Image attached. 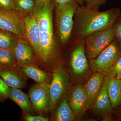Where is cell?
Wrapping results in <instances>:
<instances>
[{"mask_svg": "<svg viewBox=\"0 0 121 121\" xmlns=\"http://www.w3.org/2000/svg\"><path fill=\"white\" fill-rule=\"evenodd\" d=\"M121 14V10L117 8L99 12L85 5H79L74 16L75 39L80 42L84 41L90 34L112 27Z\"/></svg>", "mask_w": 121, "mask_h": 121, "instance_id": "1", "label": "cell"}, {"mask_svg": "<svg viewBox=\"0 0 121 121\" xmlns=\"http://www.w3.org/2000/svg\"><path fill=\"white\" fill-rule=\"evenodd\" d=\"M54 0L36 7L33 15L35 17L40 32V53L38 59L45 65L56 62L59 56L58 42L54 34L52 10Z\"/></svg>", "mask_w": 121, "mask_h": 121, "instance_id": "2", "label": "cell"}, {"mask_svg": "<svg viewBox=\"0 0 121 121\" xmlns=\"http://www.w3.org/2000/svg\"><path fill=\"white\" fill-rule=\"evenodd\" d=\"M79 5L78 2L72 1L55 7L59 39L62 45L66 44L70 39L73 27L74 15Z\"/></svg>", "mask_w": 121, "mask_h": 121, "instance_id": "3", "label": "cell"}, {"mask_svg": "<svg viewBox=\"0 0 121 121\" xmlns=\"http://www.w3.org/2000/svg\"><path fill=\"white\" fill-rule=\"evenodd\" d=\"M115 39L96 58L89 59V64L93 70L108 77L117 60L121 56L120 44Z\"/></svg>", "mask_w": 121, "mask_h": 121, "instance_id": "4", "label": "cell"}, {"mask_svg": "<svg viewBox=\"0 0 121 121\" xmlns=\"http://www.w3.org/2000/svg\"><path fill=\"white\" fill-rule=\"evenodd\" d=\"M112 27L93 32L86 37L85 51L89 59L95 58L113 41L115 37Z\"/></svg>", "mask_w": 121, "mask_h": 121, "instance_id": "5", "label": "cell"}, {"mask_svg": "<svg viewBox=\"0 0 121 121\" xmlns=\"http://www.w3.org/2000/svg\"><path fill=\"white\" fill-rule=\"evenodd\" d=\"M70 84L68 73L62 64L54 69L50 84V102L48 109L52 111L59 100L68 88Z\"/></svg>", "mask_w": 121, "mask_h": 121, "instance_id": "6", "label": "cell"}, {"mask_svg": "<svg viewBox=\"0 0 121 121\" xmlns=\"http://www.w3.org/2000/svg\"><path fill=\"white\" fill-rule=\"evenodd\" d=\"M24 16L15 10L0 9V29L8 31L28 41L25 36Z\"/></svg>", "mask_w": 121, "mask_h": 121, "instance_id": "7", "label": "cell"}, {"mask_svg": "<svg viewBox=\"0 0 121 121\" xmlns=\"http://www.w3.org/2000/svg\"><path fill=\"white\" fill-rule=\"evenodd\" d=\"M50 85L37 83L29 91V96L33 108L39 112L48 109L50 102Z\"/></svg>", "mask_w": 121, "mask_h": 121, "instance_id": "8", "label": "cell"}, {"mask_svg": "<svg viewBox=\"0 0 121 121\" xmlns=\"http://www.w3.org/2000/svg\"><path fill=\"white\" fill-rule=\"evenodd\" d=\"M13 51L17 67L36 65L35 51L28 41L19 39Z\"/></svg>", "mask_w": 121, "mask_h": 121, "instance_id": "9", "label": "cell"}, {"mask_svg": "<svg viewBox=\"0 0 121 121\" xmlns=\"http://www.w3.org/2000/svg\"><path fill=\"white\" fill-rule=\"evenodd\" d=\"M25 36L39 58L40 53V32L37 20L34 15L24 16Z\"/></svg>", "mask_w": 121, "mask_h": 121, "instance_id": "10", "label": "cell"}, {"mask_svg": "<svg viewBox=\"0 0 121 121\" xmlns=\"http://www.w3.org/2000/svg\"><path fill=\"white\" fill-rule=\"evenodd\" d=\"M71 66L74 73L81 75L86 73L89 68V62L86 55L84 41L74 48L70 58Z\"/></svg>", "mask_w": 121, "mask_h": 121, "instance_id": "11", "label": "cell"}, {"mask_svg": "<svg viewBox=\"0 0 121 121\" xmlns=\"http://www.w3.org/2000/svg\"><path fill=\"white\" fill-rule=\"evenodd\" d=\"M69 104L74 113L80 118L87 110V98L84 86L79 85L72 91L69 100Z\"/></svg>", "mask_w": 121, "mask_h": 121, "instance_id": "12", "label": "cell"}, {"mask_svg": "<svg viewBox=\"0 0 121 121\" xmlns=\"http://www.w3.org/2000/svg\"><path fill=\"white\" fill-rule=\"evenodd\" d=\"M108 78V77L105 75L101 87L92 107L95 112L102 115H105L112 110L107 91Z\"/></svg>", "mask_w": 121, "mask_h": 121, "instance_id": "13", "label": "cell"}, {"mask_svg": "<svg viewBox=\"0 0 121 121\" xmlns=\"http://www.w3.org/2000/svg\"><path fill=\"white\" fill-rule=\"evenodd\" d=\"M104 76L105 75L101 73L95 72L89 78L84 86L87 98V110L92 108L101 87Z\"/></svg>", "mask_w": 121, "mask_h": 121, "instance_id": "14", "label": "cell"}, {"mask_svg": "<svg viewBox=\"0 0 121 121\" xmlns=\"http://www.w3.org/2000/svg\"><path fill=\"white\" fill-rule=\"evenodd\" d=\"M0 77L9 87L22 89L26 86V78L17 67L0 70Z\"/></svg>", "mask_w": 121, "mask_h": 121, "instance_id": "15", "label": "cell"}, {"mask_svg": "<svg viewBox=\"0 0 121 121\" xmlns=\"http://www.w3.org/2000/svg\"><path fill=\"white\" fill-rule=\"evenodd\" d=\"M17 68L25 75L30 78L37 83L50 85L51 78L50 74L39 69L36 65L17 66Z\"/></svg>", "mask_w": 121, "mask_h": 121, "instance_id": "16", "label": "cell"}, {"mask_svg": "<svg viewBox=\"0 0 121 121\" xmlns=\"http://www.w3.org/2000/svg\"><path fill=\"white\" fill-rule=\"evenodd\" d=\"M8 98L16 103L27 115L32 112V105L29 96L20 89L9 87Z\"/></svg>", "mask_w": 121, "mask_h": 121, "instance_id": "17", "label": "cell"}, {"mask_svg": "<svg viewBox=\"0 0 121 121\" xmlns=\"http://www.w3.org/2000/svg\"><path fill=\"white\" fill-rule=\"evenodd\" d=\"M107 91L112 108H116L121 101L120 80L116 78L108 77Z\"/></svg>", "mask_w": 121, "mask_h": 121, "instance_id": "18", "label": "cell"}, {"mask_svg": "<svg viewBox=\"0 0 121 121\" xmlns=\"http://www.w3.org/2000/svg\"><path fill=\"white\" fill-rule=\"evenodd\" d=\"M75 119V115L71 107L66 96H64L57 108L54 121H73Z\"/></svg>", "mask_w": 121, "mask_h": 121, "instance_id": "19", "label": "cell"}, {"mask_svg": "<svg viewBox=\"0 0 121 121\" xmlns=\"http://www.w3.org/2000/svg\"><path fill=\"white\" fill-rule=\"evenodd\" d=\"M17 67L13 50L0 48V70Z\"/></svg>", "mask_w": 121, "mask_h": 121, "instance_id": "20", "label": "cell"}, {"mask_svg": "<svg viewBox=\"0 0 121 121\" xmlns=\"http://www.w3.org/2000/svg\"><path fill=\"white\" fill-rule=\"evenodd\" d=\"M15 11L24 16L33 14L36 5L34 0H13Z\"/></svg>", "mask_w": 121, "mask_h": 121, "instance_id": "21", "label": "cell"}, {"mask_svg": "<svg viewBox=\"0 0 121 121\" xmlns=\"http://www.w3.org/2000/svg\"><path fill=\"white\" fill-rule=\"evenodd\" d=\"M19 39L9 32L0 29V48L13 50Z\"/></svg>", "mask_w": 121, "mask_h": 121, "instance_id": "22", "label": "cell"}, {"mask_svg": "<svg viewBox=\"0 0 121 121\" xmlns=\"http://www.w3.org/2000/svg\"><path fill=\"white\" fill-rule=\"evenodd\" d=\"M112 29L115 39L121 47V14L113 25Z\"/></svg>", "mask_w": 121, "mask_h": 121, "instance_id": "23", "label": "cell"}, {"mask_svg": "<svg viewBox=\"0 0 121 121\" xmlns=\"http://www.w3.org/2000/svg\"><path fill=\"white\" fill-rule=\"evenodd\" d=\"M9 87L0 78V101H3L8 98Z\"/></svg>", "mask_w": 121, "mask_h": 121, "instance_id": "24", "label": "cell"}, {"mask_svg": "<svg viewBox=\"0 0 121 121\" xmlns=\"http://www.w3.org/2000/svg\"><path fill=\"white\" fill-rule=\"evenodd\" d=\"M85 5L99 10L100 7L103 5L108 0H85Z\"/></svg>", "mask_w": 121, "mask_h": 121, "instance_id": "25", "label": "cell"}, {"mask_svg": "<svg viewBox=\"0 0 121 121\" xmlns=\"http://www.w3.org/2000/svg\"><path fill=\"white\" fill-rule=\"evenodd\" d=\"M0 9L4 11L15 10L13 0H0Z\"/></svg>", "mask_w": 121, "mask_h": 121, "instance_id": "26", "label": "cell"}, {"mask_svg": "<svg viewBox=\"0 0 121 121\" xmlns=\"http://www.w3.org/2000/svg\"><path fill=\"white\" fill-rule=\"evenodd\" d=\"M121 71V56L115 63L109 77L115 78L117 77Z\"/></svg>", "mask_w": 121, "mask_h": 121, "instance_id": "27", "label": "cell"}, {"mask_svg": "<svg viewBox=\"0 0 121 121\" xmlns=\"http://www.w3.org/2000/svg\"><path fill=\"white\" fill-rule=\"evenodd\" d=\"M54 1L55 7L61 6L72 1L78 2L80 6H83L85 5V0H54Z\"/></svg>", "mask_w": 121, "mask_h": 121, "instance_id": "28", "label": "cell"}, {"mask_svg": "<svg viewBox=\"0 0 121 121\" xmlns=\"http://www.w3.org/2000/svg\"><path fill=\"white\" fill-rule=\"evenodd\" d=\"M25 120L27 121H48V119L47 118L42 115L32 116L27 115L25 118Z\"/></svg>", "mask_w": 121, "mask_h": 121, "instance_id": "29", "label": "cell"}, {"mask_svg": "<svg viewBox=\"0 0 121 121\" xmlns=\"http://www.w3.org/2000/svg\"><path fill=\"white\" fill-rule=\"evenodd\" d=\"M35 2L36 7H39L43 5L49 1L51 0H34Z\"/></svg>", "mask_w": 121, "mask_h": 121, "instance_id": "30", "label": "cell"}, {"mask_svg": "<svg viewBox=\"0 0 121 121\" xmlns=\"http://www.w3.org/2000/svg\"><path fill=\"white\" fill-rule=\"evenodd\" d=\"M116 78H117L118 79H119V80H121V71L119 73V75L116 77Z\"/></svg>", "mask_w": 121, "mask_h": 121, "instance_id": "31", "label": "cell"}, {"mask_svg": "<svg viewBox=\"0 0 121 121\" xmlns=\"http://www.w3.org/2000/svg\"><path fill=\"white\" fill-rule=\"evenodd\" d=\"M120 83H121V80H120Z\"/></svg>", "mask_w": 121, "mask_h": 121, "instance_id": "32", "label": "cell"}]
</instances>
